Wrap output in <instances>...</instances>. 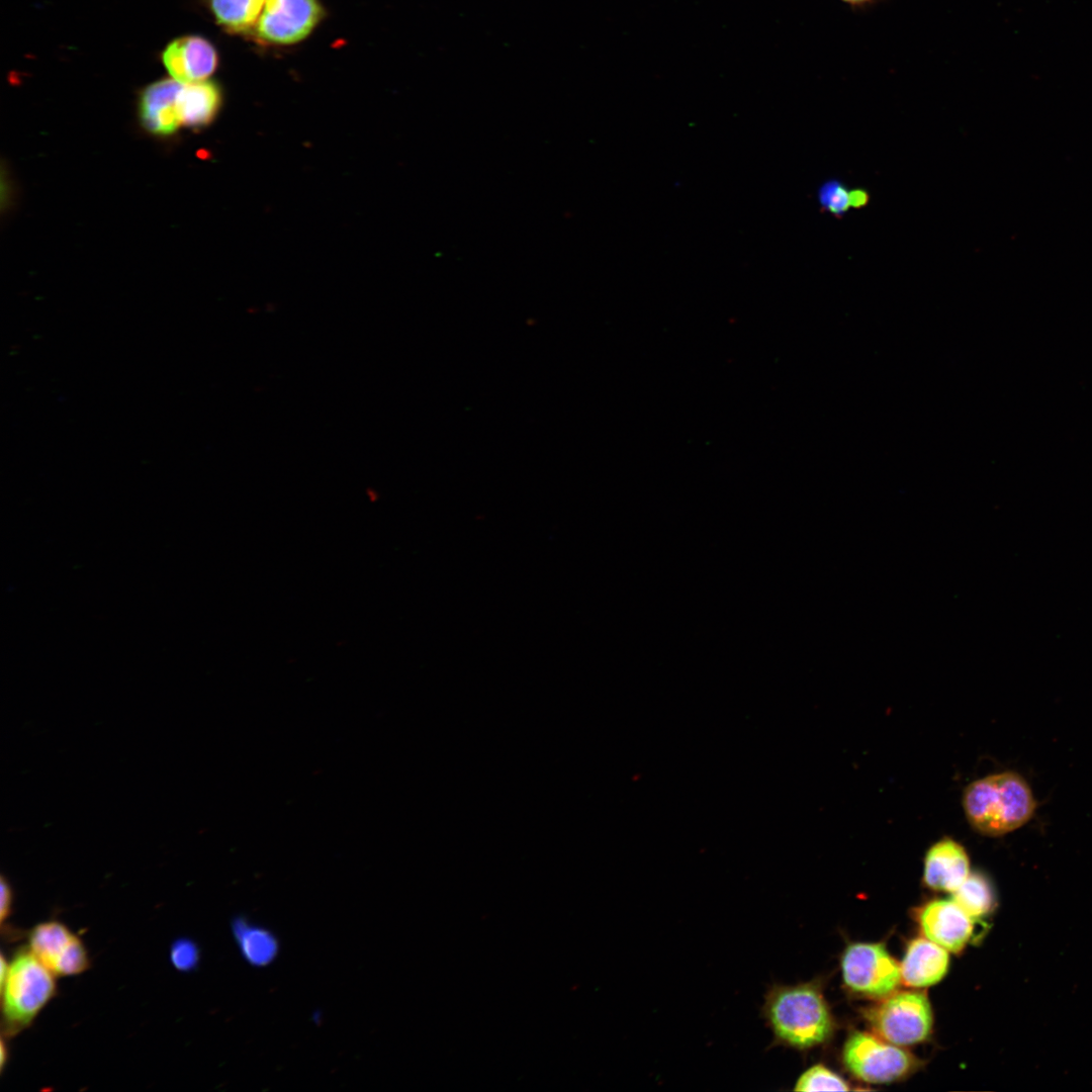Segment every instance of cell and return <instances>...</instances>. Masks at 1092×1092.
I'll return each instance as SVG.
<instances>
[{"label": "cell", "mask_w": 1092, "mask_h": 1092, "mask_svg": "<svg viewBox=\"0 0 1092 1092\" xmlns=\"http://www.w3.org/2000/svg\"><path fill=\"white\" fill-rule=\"evenodd\" d=\"M760 1015L772 1045L806 1051L828 1040L833 1018L817 982L774 984L766 989Z\"/></svg>", "instance_id": "6da1fadb"}, {"label": "cell", "mask_w": 1092, "mask_h": 1092, "mask_svg": "<svg viewBox=\"0 0 1092 1092\" xmlns=\"http://www.w3.org/2000/svg\"><path fill=\"white\" fill-rule=\"evenodd\" d=\"M963 809L974 830L996 837L1029 821L1035 810V800L1020 775L1002 771L969 784L963 793Z\"/></svg>", "instance_id": "7a4b0ae2"}, {"label": "cell", "mask_w": 1092, "mask_h": 1092, "mask_svg": "<svg viewBox=\"0 0 1092 1092\" xmlns=\"http://www.w3.org/2000/svg\"><path fill=\"white\" fill-rule=\"evenodd\" d=\"M53 973L29 950L18 952L1 986L2 1008L9 1032L27 1026L56 992Z\"/></svg>", "instance_id": "3957f363"}, {"label": "cell", "mask_w": 1092, "mask_h": 1092, "mask_svg": "<svg viewBox=\"0 0 1092 1092\" xmlns=\"http://www.w3.org/2000/svg\"><path fill=\"white\" fill-rule=\"evenodd\" d=\"M864 1018L881 1038L896 1045L925 1040L932 1027L927 997L918 991L893 992L867 1008Z\"/></svg>", "instance_id": "277c9868"}, {"label": "cell", "mask_w": 1092, "mask_h": 1092, "mask_svg": "<svg viewBox=\"0 0 1092 1092\" xmlns=\"http://www.w3.org/2000/svg\"><path fill=\"white\" fill-rule=\"evenodd\" d=\"M842 1057L852 1075L875 1084L899 1080L917 1066V1060L900 1045L862 1031L848 1036Z\"/></svg>", "instance_id": "5b68a950"}, {"label": "cell", "mask_w": 1092, "mask_h": 1092, "mask_svg": "<svg viewBox=\"0 0 1092 1092\" xmlns=\"http://www.w3.org/2000/svg\"><path fill=\"white\" fill-rule=\"evenodd\" d=\"M324 17L320 0H266L250 36L262 46H293L307 38Z\"/></svg>", "instance_id": "8992f818"}, {"label": "cell", "mask_w": 1092, "mask_h": 1092, "mask_svg": "<svg viewBox=\"0 0 1092 1092\" xmlns=\"http://www.w3.org/2000/svg\"><path fill=\"white\" fill-rule=\"evenodd\" d=\"M844 983L858 995L882 999L901 982L900 965L882 943H853L841 959Z\"/></svg>", "instance_id": "52a82bcc"}, {"label": "cell", "mask_w": 1092, "mask_h": 1092, "mask_svg": "<svg viewBox=\"0 0 1092 1092\" xmlns=\"http://www.w3.org/2000/svg\"><path fill=\"white\" fill-rule=\"evenodd\" d=\"M162 62L172 79L181 83L207 80L218 66L214 46L200 35H184L172 40L162 53Z\"/></svg>", "instance_id": "ba28073f"}, {"label": "cell", "mask_w": 1092, "mask_h": 1092, "mask_svg": "<svg viewBox=\"0 0 1092 1092\" xmlns=\"http://www.w3.org/2000/svg\"><path fill=\"white\" fill-rule=\"evenodd\" d=\"M917 918L924 937L951 952L961 951L973 932L972 918L952 900L926 903Z\"/></svg>", "instance_id": "9c48e42d"}, {"label": "cell", "mask_w": 1092, "mask_h": 1092, "mask_svg": "<svg viewBox=\"0 0 1092 1092\" xmlns=\"http://www.w3.org/2000/svg\"><path fill=\"white\" fill-rule=\"evenodd\" d=\"M970 875L965 847L950 837L933 843L924 857L923 882L932 890L954 892Z\"/></svg>", "instance_id": "30bf717a"}, {"label": "cell", "mask_w": 1092, "mask_h": 1092, "mask_svg": "<svg viewBox=\"0 0 1092 1092\" xmlns=\"http://www.w3.org/2000/svg\"><path fill=\"white\" fill-rule=\"evenodd\" d=\"M182 83L164 79L147 86L139 99V116L146 129L156 135H169L181 126L178 94Z\"/></svg>", "instance_id": "8fae6325"}, {"label": "cell", "mask_w": 1092, "mask_h": 1092, "mask_svg": "<svg viewBox=\"0 0 1092 1092\" xmlns=\"http://www.w3.org/2000/svg\"><path fill=\"white\" fill-rule=\"evenodd\" d=\"M947 950L926 937L913 939L900 964L901 982L924 988L939 982L947 972Z\"/></svg>", "instance_id": "7c38bea8"}, {"label": "cell", "mask_w": 1092, "mask_h": 1092, "mask_svg": "<svg viewBox=\"0 0 1092 1092\" xmlns=\"http://www.w3.org/2000/svg\"><path fill=\"white\" fill-rule=\"evenodd\" d=\"M221 100V90L215 82L182 83L178 94L180 124L187 127L209 124L216 116Z\"/></svg>", "instance_id": "4fadbf2b"}, {"label": "cell", "mask_w": 1092, "mask_h": 1092, "mask_svg": "<svg viewBox=\"0 0 1092 1092\" xmlns=\"http://www.w3.org/2000/svg\"><path fill=\"white\" fill-rule=\"evenodd\" d=\"M266 0H207L218 26L232 34L250 35Z\"/></svg>", "instance_id": "5bb4252c"}, {"label": "cell", "mask_w": 1092, "mask_h": 1092, "mask_svg": "<svg viewBox=\"0 0 1092 1092\" xmlns=\"http://www.w3.org/2000/svg\"><path fill=\"white\" fill-rule=\"evenodd\" d=\"M75 937L61 922H42L29 934V949L52 972Z\"/></svg>", "instance_id": "9a60e30c"}, {"label": "cell", "mask_w": 1092, "mask_h": 1092, "mask_svg": "<svg viewBox=\"0 0 1092 1092\" xmlns=\"http://www.w3.org/2000/svg\"><path fill=\"white\" fill-rule=\"evenodd\" d=\"M233 931L242 954L250 964L265 966L274 960L278 945L272 933L243 919L235 921Z\"/></svg>", "instance_id": "2e32d148"}, {"label": "cell", "mask_w": 1092, "mask_h": 1092, "mask_svg": "<svg viewBox=\"0 0 1092 1092\" xmlns=\"http://www.w3.org/2000/svg\"><path fill=\"white\" fill-rule=\"evenodd\" d=\"M954 901L972 919L987 914L994 905L990 883L981 874H971L952 892Z\"/></svg>", "instance_id": "e0dca14e"}, {"label": "cell", "mask_w": 1092, "mask_h": 1092, "mask_svg": "<svg viewBox=\"0 0 1092 1092\" xmlns=\"http://www.w3.org/2000/svg\"><path fill=\"white\" fill-rule=\"evenodd\" d=\"M847 1083L823 1065H814L803 1072L795 1083V1091H846Z\"/></svg>", "instance_id": "ac0fdd59"}, {"label": "cell", "mask_w": 1092, "mask_h": 1092, "mask_svg": "<svg viewBox=\"0 0 1092 1092\" xmlns=\"http://www.w3.org/2000/svg\"><path fill=\"white\" fill-rule=\"evenodd\" d=\"M849 189L838 179L826 181L819 189L818 199L823 210L842 218L851 208Z\"/></svg>", "instance_id": "d6986e66"}, {"label": "cell", "mask_w": 1092, "mask_h": 1092, "mask_svg": "<svg viewBox=\"0 0 1092 1092\" xmlns=\"http://www.w3.org/2000/svg\"><path fill=\"white\" fill-rule=\"evenodd\" d=\"M89 967V959L83 942L76 936L64 954L57 961L52 973L58 976L78 975Z\"/></svg>", "instance_id": "ffe728a7"}, {"label": "cell", "mask_w": 1092, "mask_h": 1092, "mask_svg": "<svg viewBox=\"0 0 1092 1092\" xmlns=\"http://www.w3.org/2000/svg\"><path fill=\"white\" fill-rule=\"evenodd\" d=\"M200 951L197 944L189 938L175 940L170 949L172 965L181 972H190L199 964Z\"/></svg>", "instance_id": "44dd1931"}, {"label": "cell", "mask_w": 1092, "mask_h": 1092, "mask_svg": "<svg viewBox=\"0 0 1092 1092\" xmlns=\"http://www.w3.org/2000/svg\"><path fill=\"white\" fill-rule=\"evenodd\" d=\"M0 884H1V911H0V915H1V922L3 923L5 921V919L10 914L13 895H12V889L10 887V884L4 878V876L1 877V883Z\"/></svg>", "instance_id": "7402d4cb"}, {"label": "cell", "mask_w": 1092, "mask_h": 1092, "mask_svg": "<svg viewBox=\"0 0 1092 1092\" xmlns=\"http://www.w3.org/2000/svg\"><path fill=\"white\" fill-rule=\"evenodd\" d=\"M851 208L860 209L866 207L871 199L870 193L863 188H854L849 191Z\"/></svg>", "instance_id": "603a6c76"}, {"label": "cell", "mask_w": 1092, "mask_h": 1092, "mask_svg": "<svg viewBox=\"0 0 1092 1092\" xmlns=\"http://www.w3.org/2000/svg\"><path fill=\"white\" fill-rule=\"evenodd\" d=\"M8 971H9V965L6 962L4 956L2 954L1 956V963H0V982H1V986L3 985V983L6 980Z\"/></svg>", "instance_id": "cb8c5ba5"}, {"label": "cell", "mask_w": 1092, "mask_h": 1092, "mask_svg": "<svg viewBox=\"0 0 1092 1092\" xmlns=\"http://www.w3.org/2000/svg\"><path fill=\"white\" fill-rule=\"evenodd\" d=\"M7 1055H8V1053H7V1049L5 1046V1042L2 1040V1042H1V1058H0L1 1069L4 1068L5 1062L7 1060Z\"/></svg>", "instance_id": "d4e9b609"}, {"label": "cell", "mask_w": 1092, "mask_h": 1092, "mask_svg": "<svg viewBox=\"0 0 1092 1092\" xmlns=\"http://www.w3.org/2000/svg\"><path fill=\"white\" fill-rule=\"evenodd\" d=\"M841 1H843V2H845L847 4H849V5H852V6H861V5H864V4H867V3H869V2H871L873 0H841Z\"/></svg>", "instance_id": "484cf974"}]
</instances>
